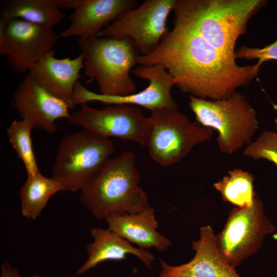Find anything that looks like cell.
Here are the masks:
<instances>
[{"instance_id":"4316f807","label":"cell","mask_w":277,"mask_h":277,"mask_svg":"<svg viewBox=\"0 0 277 277\" xmlns=\"http://www.w3.org/2000/svg\"><path fill=\"white\" fill-rule=\"evenodd\" d=\"M273 238L275 240H276L277 241V231L274 233L273 235Z\"/></svg>"},{"instance_id":"6da1fadb","label":"cell","mask_w":277,"mask_h":277,"mask_svg":"<svg viewBox=\"0 0 277 277\" xmlns=\"http://www.w3.org/2000/svg\"><path fill=\"white\" fill-rule=\"evenodd\" d=\"M137 64L162 65L183 92L217 100L249 84L261 66H240L209 44L189 27L173 21V27L149 54L140 55Z\"/></svg>"},{"instance_id":"9c48e42d","label":"cell","mask_w":277,"mask_h":277,"mask_svg":"<svg viewBox=\"0 0 277 277\" xmlns=\"http://www.w3.org/2000/svg\"><path fill=\"white\" fill-rule=\"evenodd\" d=\"M175 1H145L109 24L98 36L130 39L141 55H147L157 46L169 31L167 21Z\"/></svg>"},{"instance_id":"52a82bcc","label":"cell","mask_w":277,"mask_h":277,"mask_svg":"<svg viewBox=\"0 0 277 277\" xmlns=\"http://www.w3.org/2000/svg\"><path fill=\"white\" fill-rule=\"evenodd\" d=\"M112 141L86 130L66 135L61 141L52 177L65 191H81L114 151Z\"/></svg>"},{"instance_id":"4fadbf2b","label":"cell","mask_w":277,"mask_h":277,"mask_svg":"<svg viewBox=\"0 0 277 277\" xmlns=\"http://www.w3.org/2000/svg\"><path fill=\"white\" fill-rule=\"evenodd\" d=\"M12 105L22 120L50 134L57 131V120L71 116L67 104L47 92L28 73L16 88Z\"/></svg>"},{"instance_id":"3957f363","label":"cell","mask_w":277,"mask_h":277,"mask_svg":"<svg viewBox=\"0 0 277 277\" xmlns=\"http://www.w3.org/2000/svg\"><path fill=\"white\" fill-rule=\"evenodd\" d=\"M130 151L109 158L81 191L80 201L94 217L136 213L150 206L138 185L140 175Z\"/></svg>"},{"instance_id":"2e32d148","label":"cell","mask_w":277,"mask_h":277,"mask_svg":"<svg viewBox=\"0 0 277 277\" xmlns=\"http://www.w3.org/2000/svg\"><path fill=\"white\" fill-rule=\"evenodd\" d=\"M136 7L135 0H79L69 16L70 25L60 36H77L82 39L97 37L110 22Z\"/></svg>"},{"instance_id":"8fae6325","label":"cell","mask_w":277,"mask_h":277,"mask_svg":"<svg viewBox=\"0 0 277 277\" xmlns=\"http://www.w3.org/2000/svg\"><path fill=\"white\" fill-rule=\"evenodd\" d=\"M71 114L69 122L104 137H116L145 146L149 117L138 107L111 105L98 109L87 103Z\"/></svg>"},{"instance_id":"ac0fdd59","label":"cell","mask_w":277,"mask_h":277,"mask_svg":"<svg viewBox=\"0 0 277 277\" xmlns=\"http://www.w3.org/2000/svg\"><path fill=\"white\" fill-rule=\"evenodd\" d=\"M90 234L93 239L86 247L87 259L76 270L81 275L98 264L109 260H125L128 254L140 259L149 268H151L154 260L153 255L146 249L133 246L110 228L93 227Z\"/></svg>"},{"instance_id":"cb8c5ba5","label":"cell","mask_w":277,"mask_h":277,"mask_svg":"<svg viewBox=\"0 0 277 277\" xmlns=\"http://www.w3.org/2000/svg\"><path fill=\"white\" fill-rule=\"evenodd\" d=\"M235 57L249 60L257 59V63L260 66L267 61L277 60V40L261 48L242 46L235 51Z\"/></svg>"},{"instance_id":"5bb4252c","label":"cell","mask_w":277,"mask_h":277,"mask_svg":"<svg viewBox=\"0 0 277 277\" xmlns=\"http://www.w3.org/2000/svg\"><path fill=\"white\" fill-rule=\"evenodd\" d=\"M195 251L193 259L179 266L160 260V277H241L221 254L215 235L209 225L200 229L199 239L192 243Z\"/></svg>"},{"instance_id":"8992f818","label":"cell","mask_w":277,"mask_h":277,"mask_svg":"<svg viewBox=\"0 0 277 277\" xmlns=\"http://www.w3.org/2000/svg\"><path fill=\"white\" fill-rule=\"evenodd\" d=\"M146 144L150 156L164 166L176 164L196 145L209 141L212 129L191 121L178 109L151 111Z\"/></svg>"},{"instance_id":"7a4b0ae2","label":"cell","mask_w":277,"mask_h":277,"mask_svg":"<svg viewBox=\"0 0 277 277\" xmlns=\"http://www.w3.org/2000/svg\"><path fill=\"white\" fill-rule=\"evenodd\" d=\"M265 0H176L173 20L191 28L213 47L235 60L236 41Z\"/></svg>"},{"instance_id":"484cf974","label":"cell","mask_w":277,"mask_h":277,"mask_svg":"<svg viewBox=\"0 0 277 277\" xmlns=\"http://www.w3.org/2000/svg\"><path fill=\"white\" fill-rule=\"evenodd\" d=\"M53 1L60 9H74L78 5L79 0H53Z\"/></svg>"},{"instance_id":"603a6c76","label":"cell","mask_w":277,"mask_h":277,"mask_svg":"<svg viewBox=\"0 0 277 277\" xmlns=\"http://www.w3.org/2000/svg\"><path fill=\"white\" fill-rule=\"evenodd\" d=\"M243 155L253 160H266L277 166V133L268 130L263 132L246 146Z\"/></svg>"},{"instance_id":"7c38bea8","label":"cell","mask_w":277,"mask_h":277,"mask_svg":"<svg viewBox=\"0 0 277 277\" xmlns=\"http://www.w3.org/2000/svg\"><path fill=\"white\" fill-rule=\"evenodd\" d=\"M131 72L147 80L148 86L140 92L129 95L109 96L91 91L78 81L74 88V105L96 101L109 105H136L150 111L160 108L177 109V105L171 94L172 87L175 85L173 78L162 65H139Z\"/></svg>"},{"instance_id":"d4e9b609","label":"cell","mask_w":277,"mask_h":277,"mask_svg":"<svg viewBox=\"0 0 277 277\" xmlns=\"http://www.w3.org/2000/svg\"><path fill=\"white\" fill-rule=\"evenodd\" d=\"M0 269V277H22L17 269L8 262L3 263L1 265ZM29 277H41V275L37 273H34Z\"/></svg>"},{"instance_id":"ba28073f","label":"cell","mask_w":277,"mask_h":277,"mask_svg":"<svg viewBox=\"0 0 277 277\" xmlns=\"http://www.w3.org/2000/svg\"><path fill=\"white\" fill-rule=\"evenodd\" d=\"M275 231L264 213L262 200L256 195L250 205L230 212L224 227L215 236L216 244L225 261L235 268L254 254L265 237Z\"/></svg>"},{"instance_id":"277c9868","label":"cell","mask_w":277,"mask_h":277,"mask_svg":"<svg viewBox=\"0 0 277 277\" xmlns=\"http://www.w3.org/2000/svg\"><path fill=\"white\" fill-rule=\"evenodd\" d=\"M77 43L84 56V74L95 80L100 94L125 96L135 93L130 77L140 54L130 39L98 36L82 39Z\"/></svg>"},{"instance_id":"83f0119b","label":"cell","mask_w":277,"mask_h":277,"mask_svg":"<svg viewBox=\"0 0 277 277\" xmlns=\"http://www.w3.org/2000/svg\"><path fill=\"white\" fill-rule=\"evenodd\" d=\"M275 129H276V132L277 133V119L275 121Z\"/></svg>"},{"instance_id":"ffe728a7","label":"cell","mask_w":277,"mask_h":277,"mask_svg":"<svg viewBox=\"0 0 277 277\" xmlns=\"http://www.w3.org/2000/svg\"><path fill=\"white\" fill-rule=\"evenodd\" d=\"M61 191H65L63 186L52 177H47L41 172L27 176L19 190L22 215L29 220H35L50 198Z\"/></svg>"},{"instance_id":"44dd1931","label":"cell","mask_w":277,"mask_h":277,"mask_svg":"<svg viewBox=\"0 0 277 277\" xmlns=\"http://www.w3.org/2000/svg\"><path fill=\"white\" fill-rule=\"evenodd\" d=\"M253 175L248 171L236 168L213 186L220 193L223 200L238 207L250 205L256 196Z\"/></svg>"},{"instance_id":"d6986e66","label":"cell","mask_w":277,"mask_h":277,"mask_svg":"<svg viewBox=\"0 0 277 277\" xmlns=\"http://www.w3.org/2000/svg\"><path fill=\"white\" fill-rule=\"evenodd\" d=\"M66 16L53 0H9L2 4L0 18H19L54 27L61 23Z\"/></svg>"},{"instance_id":"9a60e30c","label":"cell","mask_w":277,"mask_h":277,"mask_svg":"<svg viewBox=\"0 0 277 277\" xmlns=\"http://www.w3.org/2000/svg\"><path fill=\"white\" fill-rule=\"evenodd\" d=\"M53 50L48 52L28 73L47 92L73 109L74 88L84 68V56L81 52L74 58H57Z\"/></svg>"},{"instance_id":"7402d4cb","label":"cell","mask_w":277,"mask_h":277,"mask_svg":"<svg viewBox=\"0 0 277 277\" xmlns=\"http://www.w3.org/2000/svg\"><path fill=\"white\" fill-rule=\"evenodd\" d=\"M33 128L31 123L21 119L13 121L7 129L9 141L23 162L27 176L40 173L32 148L31 132Z\"/></svg>"},{"instance_id":"e0dca14e","label":"cell","mask_w":277,"mask_h":277,"mask_svg":"<svg viewBox=\"0 0 277 277\" xmlns=\"http://www.w3.org/2000/svg\"><path fill=\"white\" fill-rule=\"evenodd\" d=\"M105 220L109 228L140 248L165 251L171 245L170 240L157 231L159 222L151 206L136 213L111 214Z\"/></svg>"},{"instance_id":"30bf717a","label":"cell","mask_w":277,"mask_h":277,"mask_svg":"<svg viewBox=\"0 0 277 277\" xmlns=\"http://www.w3.org/2000/svg\"><path fill=\"white\" fill-rule=\"evenodd\" d=\"M59 37L53 27L19 18H0V54L7 57L14 72L28 73L53 50Z\"/></svg>"},{"instance_id":"5b68a950","label":"cell","mask_w":277,"mask_h":277,"mask_svg":"<svg viewBox=\"0 0 277 277\" xmlns=\"http://www.w3.org/2000/svg\"><path fill=\"white\" fill-rule=\"evenodd\" d=\"M189 105L197 123L217 132V144L226 154H234L250 144L259 128L255 110L236 91L217 100L189 96Z\"/></svg>"}]
</instances>
